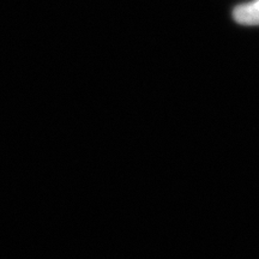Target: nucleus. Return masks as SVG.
<instances>
[{
  "label": "nucleus",
  "mask_w": 259,
  "mask_h": 259,
  "mask_svg": "<svg viewBox=\"0 0 259 259\" xmlns=\"http://www.w3.org/2000/svg\"><path fill=\"white\" fill-rule=\"evenodd\" d=\"M235 22L242 25H259V0L236 6L233 11Z\"/></svg>",
  "instance_id": "obj_1"
}]
</instances>
